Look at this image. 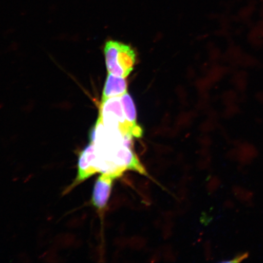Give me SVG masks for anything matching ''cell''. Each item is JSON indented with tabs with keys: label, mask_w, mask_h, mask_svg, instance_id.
<instances>
[{
	"label": "cell",
	"mask_w": 263,
	"mask_h": 263,
	"mask_svg": "<svg viewBox=\"0 0 263 263\" xmlns=\"http://www.w3.org/2000/svg\"><path fill=\"white\" fill-rule=\"evenodd\" d=\"M104 52L108 73L125 78L133 71L136 53L130 45L109 41L105 45Z\"/></svg>",
	"instance_id": "6da1fadb"
},
{
	"label": "cell",
	"mask_w": 263,
	"mask_h": 263,
	"mask_svg": "<svg viewBox=\"0 0 263 263\" xmlns=\"http://www.w3.org/2000/svg\"><path fill=\"white\" fill-rule=\"evenodd\" d=\"M98 173L94 144L90 143L79 154L77 175L73 183L65 190V194Z\"/></svg>",
	"instance_id": "7a4b0ae2"
},
{
	"label": "cell",
	"mask_w": 263,
	"mask_h": 263,
	"mask_svg": "<svg viewBox=\"0 0 263 263\" xmlns=\"http://www.w3.org/2000/svg\"><path fill=\"white\" fill-rule=\"evenodd\" d=\"M114 180L108 174H101L95 183L91 202L95 208L100 211L103 210L107 205Z\"/></svg>",
	"instance_id": "3957f363"
},
{
	"label": "cell",
	"mask_w": 263,
	"mask_h": 263,
	"mask_svg": "<svg viewBox=\"0 0 263 263\" xmlns=\"http://www.w3.org/2000/svg\"><path fill=\"white\" fill-rule=\"evenodd\" d=\"M127 83L124 78L108 73L103 92L102 101L108 98L120 97L126 93Z\"/></svg>",
	"instance_id": "277c9868"
},
{
	"label": "cell",
	"mask_w": 263,
	"mask_h": 263,
	"mask_svg": "<svg viewBox=\"0 0 263 263\" xmlns=\"http://www.w3.org/2000/svg\"><path fill=\"white\" fill-rule=\"evenodd\" d=\"M121 101L128 123L133 126L139 125L137 122V110L133 98L126 92L121 97Z\"/></svg>",
	"instance_id": "5b68a950"
},
{
	"label": "cell",
	"mask_w": 263,
	"mask_h": 263,
	"mask_svg": "<svg viewBox=\"0 0 263 263\" xmlns=\"http://www.w3.org/2000/svg\"><path fill=\"white\" fill-rule=\"evenodd\" d=\"M249 256V254L248 252L246 253H240V254H238L235 256L234 258L232 259V260L230 262H241L242 260H244L245 259L248 258Z\"/></svg>",
	"instance_id": "8992f818"
}]
</instances>
